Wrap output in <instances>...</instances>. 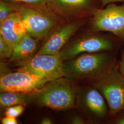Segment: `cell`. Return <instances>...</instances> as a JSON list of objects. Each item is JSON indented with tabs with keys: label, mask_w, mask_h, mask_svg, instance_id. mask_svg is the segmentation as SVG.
Masks as SVG:
<instances>
[{
	"label": "cell",
	"mask_w": 124,
	"mask_h": 124,
	"mask_svg": "<svg viewBox=\"0 0 124 124\" xmlns=\"http://www.w3.org/2000/svg\"><path fill=\"white\" fill-rule=\"evenodd\" d=\"M117 53L101 52L81 54L63 62V77L93 82L118 64Z\"/></svg>",
	"instance_id": "cell-1"
},
{
	"label": "cell",
	"mask_w": 124,
	"mask_h": 124,
	"mask_svg": "<svg viewBox=\"0 0 124 124\" xmlns=\"http://www.w3.org/2000/svg\"><path fill=\"white\" fill-rule=\"evenodd\" d=\"M89 31L62 48L58 54L62 61L71 60L82 53H117L124 44L109 33L103 34L102 32Z\"/></svg>",
	"instance_id": "cell-2"
},
{
	"label": "cell",
	"mask_w": 124,
	"mask_h": 124,
	"mask_svg": "<svg viewBox=\"0 0 124 124\" xmlns=\"http://www.w3.org/2000/svg\"><path fill=\"white\" fill-rule=\"evenodd\" d=\"M37 105L55 110H65L74 106L75 92L67 79L63 77L49 81L38 91Z\"/></svg>",
	"instance_id": "cell-3"
},
{
	"label": "cell",
	"mask_w": 124,
	"mask_h": 124,
	"mask_svg": "<svg viewBox=\"0 0 124 124\" xmlns=\"http://www.w3.org/2000/svg\"><path fill=\"white\" fill-rule=\"evenodd\" d=\"M14 11L21 16L27 32L38 39L47 36L57 23L53 14L39 7L23 3L12 2Z\"/></svg>",
	"instance_id": "cell-4"
},
{
	"label": "cell",
	"mask_w": 124,
	"mask_h": 124,
	"mask_svg": "<svg viewBox=\"0 0 124 124\" xmlns=\"http://www.w3.org/2000/svg\"><path fill=\"white\" fill-rule=\"evenodd\" d=\"M89 30L109 33L124 43V4L112 3L93 10L89 19Z\"/></svg>",
	"instance_id": "cell-5"
},
{
	"label": "cell",
	"mask_w": 124,
	"mask_h": 124,
	"mask_svg": "<svg viewBox=\"0 0 124 124\" xmlns=\"http://www.w3.org/2000/svg\"><path fill=\"white\" fill-rule=\"evenodd\" d=\"M92 85L102 94L106 101L111 118L124 110V77L118 64Z\"/></svg>",
	"instance_id": "cell-6"
},
{
	"label": "cell",
	"mask_w": 124,
	"mask_h": 124,
	"mask_svg": "<svg viewBox=\"0 0 124 124\" xmlns=\"http://www.w3.org/2000/svg\"><path fill=\"white\" fill-rule=\"evenodd\" d=\"M63 61L59 54L36 55L20 63L18 71L55 80L63 77Z\"/></svg>",
	"instance_id": "cell-7"
},
{
	"label": "cell",
	"mask_w": 124,
	"mask_h": 124,
	"mask_svg": "<svg viewBox=\"0 0 124 124\" xmlns=\"http://www.w3.org/2000/svg\"><path fill=\"white\" fill-rule=\"evenodd\" d=\"M50 79L26 72L18 71L1 76V92L33 93L38 92L49 81Z\"/></svg>",
	"instance_id": "cell-8"
},
{
	"label": "cell",
	"mask_w": 124,
	"mask_h": 124,
	"mask_svg": "<svg viewBox=\"0 0 124 124\" xmlns=\"http://www.w3.org/2000/svg\"><path fill=\"white\" fill-rule=\"evenodd\" d=\"M80 103L90 120L109 123L111 119L106 101L100 92L93 85L82 88L80 92Z\"/></svg>",
	"instance_id": "cell-9"
},
{
	"label": "cell",
	"mask_w": 124,
	"mask_h": 124,
	"mask_svg": "<svg viewBox=\"0 0 124 124\" xmlns=\"http://www.w3.org/2000/svg\"><path fill=\"white\" fill-rule=\"evenodd\" d=\"M46 6L65 18L91 17L98 7L96 0H46Z\"/></svg>",
	"instance_id": "cell-10"
},
{
	"label": "cell",
	"mask_w": 124,
	"mask_h": 124,
	"mask_svg": "<svg viewBox=\"0 0 124 124\" xmlns=\"http://www.w3.org/2000/svg\"><path fill=\"white\" fill-rule=\"evenodd\" d=\"M79 20L64 24L53 31L36 55H58L69 39L84 24Z\"/></svg>",
	"instance_id": "cell-11"
},
{
	"label": "cell",
	"mask_w": 124,
	"mask_h": 124,
	"mask_svg": "<svg viewBox=\"0 0 124 124\" xmlns=\"http://www.w3.org/2000/svg\"><path fill=\"white\" fill-rule=\"evenodd\" d=\"M0 35L14 47L27 33L19 14L14 12L0 23Z\"/></svg>",
	"instance_id": "cell-12"
},
{
	"label": "cell",
	"mask_w": 124,
	"mask_h": 124,
	"mask_svg": "<svg viewBox=\"0 0 124 124\" xmlns=\"http://www.w3.org/2000/svg\"><path fill=\"white\" fill-rule=\"evenodd\" d=\"M38 40L27 33L18 44L13 47L10 61L23 60L29 58L36 49Z\"/></svg>",
	"instance_id": "cell-13"
},
{
	"label": "cell",
	"mask_w": 124,
	"mask_h": 124,
	"mask_svg": "<svg viewBox=\"0 0 124 124\" xmlns=\"http://www.w3.org/2000/svg\"><path fill=\"white\" fill-rule=\"evenodd\" d=\"M38 92L23 93L12 92H1L0 104L2 107L8 108L16 105H26L36 99Z\"/></svg>",
	"instance_id": "cell-14"
},
{
	"label": "cell",
	"mask_w": 124,
	"mask_h": 124,
	"mask_svg": "<svg viewBox=\"0 0 124 124\" xmlns=\"http://www.w3.org/2000/svg\"><path fill=\"white\" fill-rule=\"evenodd\" d=\"M13 52V46L0 35V56L1 58H11Z\"/></svg>",
	"instance_id": "cell-15"
},
{
	"label": "cell",
	"mask_w": 124,
	"mask_h": 124,
	"mask_svg": "<svg viewBox=\"0 0 124 124\" xmlns=\"http://www.w3.org/2000/svg\"><path fill=\"white\" fill-rule=\"evenodd\" d=\"M15 12L13 7L9 2L0 1V23L2 22L9 15Z\"/></svg>",
	"instance_id": "cell-16"
},
{
	"label": "cell",
	"mask_w": 124,
	"mask_h": 124,
	"mask_svg": "<svg viewBox=\"0 0 124 124\" xmlns=\"http://www.w3.org/2000/svg\"><path fill=\"white\" fill-rule=\"evenodd\" d=\"M24 110L23 105H16L7 108L5 113L6 116L16 118L21 115Z\"/></svg>",
	"instance_id": "cell-17"
},
{
	"label": "cell",
	"mask_w": 124,
	"mask_h": 124,
	"mask_svg": "<svg viewBox=\"0 0 124 124\" xmlns=\"http://www.w3.org/2000/svg\"><path fill=\"white\" fill-rule=\"evenodd\" d=\"M6 2H18L33 6L46 7V0H1Z\"/></svg>",
	"instance_id": "cell-18"
},
{
	"label": "cell",
	"mask_w": 124,
	"mask_h": 124,
	"mask_svg": "<svg viewBox=\"0 0 124 124\" xmlns=\"http://www.w3.org/2000/svg\"><path fill=\"white\" fill-rule=\"evenodd\" d=\"M109 124H124V110L112 117Z\"/></svg>",
	"instance_id": "cell-19"
},
{
	"label": "cell",
	"mask_w": 124,
	"mask_h": 124,
	"mask_svg": "<svg viewBox=\"0 0 124 124\" xmlns=\"http://www.w3.org/2000/svg\"><path fill=\"white\" fill-rule=\"evenodd\" d=\"M2 124H16L18 123L16 118L6 116L1 120Z\"/></svg>",
	"instance_id": "cell-20"
},
{
	"label": "cell",
	"mask_w": 124,
	"mask_h": 124,
	"mask_svg": "<svg viewBox=\"0 0 124 124\" xmlns=\"http://www.w3.org/2000/svg\"><path fill=\"white\" fill-rule=\"evenodd\" d=\"M118 67L120 73L124 77V52L122 53L120 61L118 62Z\"/></svg>",
	"instance_id": "cell-21"
},
{
	"label": "cell",
	"mask_w": 124,
	"mask_h": 124,
	"mask_svg": "<svg viewBox=\"0 0 124 124\" xmlns=\"http://www.w3.org/2000/svg\"><path fill=\"white\" fill-rule=\"evenodd\" d=\"M102 8H104L105 6L109 3L115 2H122L124 4V0H101Z\"/></svg>",
	"instance_id": "cell-22"
},
{
	"label": "cell",
	"mask_w": 124,
	"mask_h": 124,
	"mask_svg": "<svg viewBox=\"0 0 124 124\" xmlns=\"http://www.w3.org/2000/svg\"><path fill=\"white\" fill-rule=\"evenodd\" d=\"M72 122L73 124H84L85 121L84 119L83 118H82V117L77 116L73 118L72 120Z\"/></svg>",
	"instance_id": "cell-23"
},
{
	"label": "cell",
	"mask_w": 124,
	"mask_h": 124,
	"mask_svg": "<svg viewBox=\"0 0 124 124\" xmlns=\"http://www.w3.org/2000/svg\"><path fill=\"white\" fill-rule=\"evenodd\" d=\"M41 123L42 124H53V121L51 119L48 117H46L41 121Z\"/></svg>",
	"instance_id": "cell-24"
}]
</instances>
